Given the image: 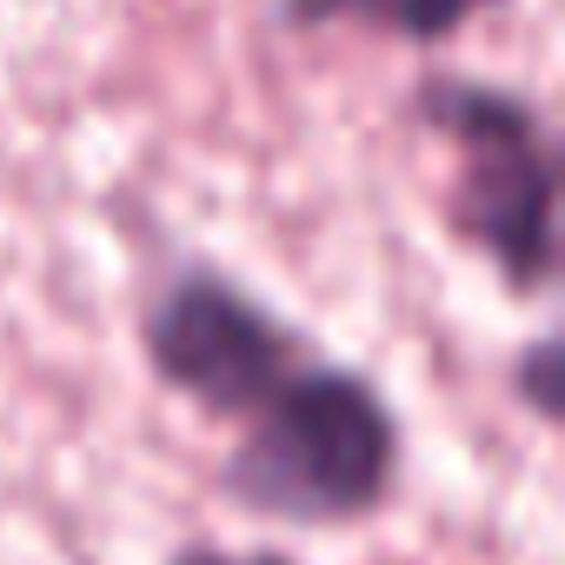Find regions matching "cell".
<instances>
[{
    "label": "cell",
    "mask_w": 565,
    "mask_h": 565,
    "mask_svg": "<svg viewBox=\"0 0 565 565\" xmlns=\"http://www.w3.org/2000/svg\"><path fill=\"white\" fill-rule=\"evenodd\" d=\"M512 386H519V399H525L539 419H558V413H565V406H558V340H552V333H539V340L519 353Z\"/></svg>",
    "instance_id": "5b68a950"
},
{
    "label": "cell",
    "mask_w": 565,
    "mask_h": 565,
    "mask_svg": "<svg viewBox=\"0 0 565 565\" xmlns=\"http://www.w3.org/2000/svg\"><path fill=\"white\" fill-rule=\"evenodd\" d=\"M413 120L466 153L452 226L512 294H545L558 273V147L539 107L479 74H426Z\"/></svg>",
    "instance_id": "7a4b0ae2"
},
{
    "label": "cell",
    "mask_w": 565,
    "mask_h": 565,
    "mask_svg": "<svg viewBox=\"0 0 565 565\" xmlns=\"http://www.w3.org/2000/svg\"><path fill=\"white\" fill-rule=\"evenodd\" d=\"M492 8H505V0H273V21L287 34H320V28L353 21L406 47H439Z\"/></svg>",
    "instance_id": "277c9868"
},
{
    "label": "cell",
    "mask_w": 565,
    "mask_h": 565,
    "mask_svg": "<svg viewBox=\"0 0 565 565\" xmlns=\"http://www.w3.org/2000/svg\"><path fill=\"white\" fill-rule=\"evenodd\" d=\"M153 380L213 419H246L307 360V340L220 266H180L140 313Z\"/></svg>",
    "instance_id": "3957f363"
},
{
    "label": "cell",
    "mask_w": 565,
    "mask_h": 565,
    "mask_svg": "<svg viewBox=\"0 0 565 565\" xmlns=\"http://www.w3.org/2000/svg\"><path fill=\"white\" fill-rule=\"evenodd\" d=\"M399 486V413L353 373L300 360L220 459V492L273 525H347Z\"/></svg>",
    "instance_id": "6da1fadb"
},
{
    "label": "cell",
    "mask_w": 565,
    "mask_h": 565,
    "mask_svg": "<svg viewBox=\"0 0 565 565\" xmlns=\"http://www.w3.org/2000/svg\"><path fill=\"white\" fill-rule=\"evenodd\" d=\"M167 565H300L273 545H180Z\"/></svg>",
    "instance_id": "8992f818"
}]
</instances>
